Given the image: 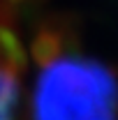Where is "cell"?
Here are the masks:
<instances>
[{
  "label": "cell",
  "instance_id": "6da1fadb",
  "mask_svg": "<svg viewBox=\"0 0 118 120\" xmlns=\"http://www.w3.org/2000/svg\"><path fill=\"white\" fill-rule=\"evenodd\" d=\"M35 106L37 120H116L118 88L102 65L67 58L44 69Z\"/></svg>",
  "mask_w": 118,
  "mask_h": 120
},
{
  "label": "cell",
  "instance_id": "7a4b0ae2",
  "mask_svg": "<svg viewBox=\"0 0 118 120\" xmlns=\"http://www.w3.org/2000/svg\"><path fill=\"white\" fill-rule=\"evenodd\" d=\"M16 104V81L12 72L0 67V120H14Z\"/></svg>",
  "mask_w": 118,
  "mask_h": 120
}]
</instances>
